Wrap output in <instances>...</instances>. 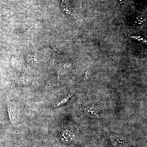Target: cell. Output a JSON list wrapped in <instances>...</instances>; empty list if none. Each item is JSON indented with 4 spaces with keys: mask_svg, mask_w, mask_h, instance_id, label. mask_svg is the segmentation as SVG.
<instances>
[{
    "mask_svg": "<svg viewBox=\"0 0 147 147\" xmlns=\"http://www.w3.org/2000/svg\"><path fill=\"white\" fill-rule=\"evenodd\" d=\"M61 139L65 142H70L73 140V134L69 131H65L62 132L60 136Z\"/></svg>",
    "mask_w": 147,
    "mask_h": 147,
    "instance_id": "obj_1",
    "label": "cell"
},
{
    "mask_svg": "<svg viewBox=\"0 0 147 147\" xmlns=\"http://www.w3.org/2000/svg\"><path fill=\"white\" fill-rule=\"evenodd\" d=\"M62 7L65 13L69 14L71 12V7L68 0H62Z\"/></svg>",
    "mask_w": 147,
    "mask_h": 147,
    "instance_id": "obj_2",
    "label": "cell"
},
{
    "mask_svg": "<svg viewBox=\"0 0 147 147\" xmlns=\"http://www.w3.org/2000/svg\"><path fill=\"white\" fill-rule=\"evenodd\" d=\"M8 112L10 121H11L12 123H15V122H16L15 115H14V113H13V111L11 110V108H9Z\"/></svg>",
    "mask_w": 147,
    "mask_h": 147,
    "instance_id": "obj_3",
    "label": "cell"
},
{
    "mask_svg": "<svg viewBox=\"0 0 147 147\" xmlns=\"http://www.w3.org/2000/svg\"><path fill=\"white\" fill-rule=\"evenodd\" d=\"M70 97V95H69L67 96L66 97H65L64 99H63L62 101H61L59 104H58V105H60L61 104H63V103H65V102H66L68 100L69 98Z\"/></svg>",
    "mask_w": 147,
    "mask_h": 147,
    "instance_id": "obj_4",
    "label": "cell"
}]
</instances>
